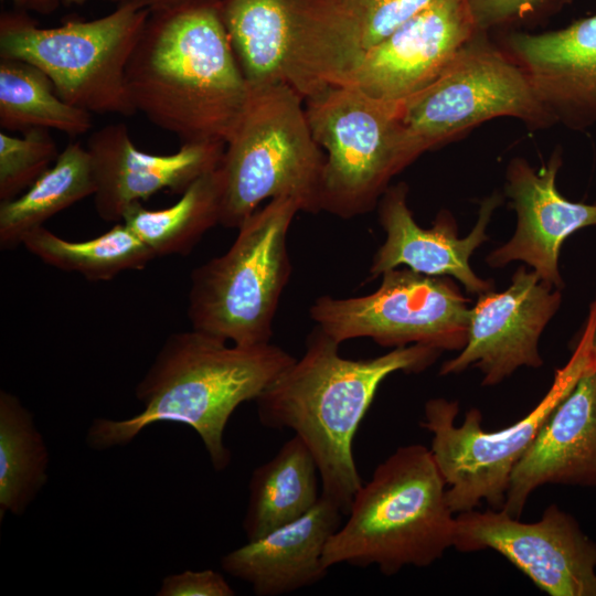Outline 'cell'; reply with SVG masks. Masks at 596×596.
Masks as SVG:
<instances>
[{"label": "cell", "instance_id": "cell-25", "mask_svg": "<svg viewBox=\"0 0 596 596\" xmlns=\"http://www.w3.org/2000/svg\"><path fill=\"white\" fill-rule=\"evenodd\" d=\"M434 0H305L315 28L347 71L360 56Z\"/></svg>", "mask_w": 596, "mask_h": 596}, {"label": "cell", "instance_id": "cell-15", "mask_svg": "<svg viewBox=\"0 0 596 596\" xmlns=\"http://www.w3.org/2000/svg\"><path fill=\"white\" fill-rule=\"evenodd\" d=\"M476 31L466 0H434L366 50L344 85L403 103L432 84Z\"/></svg>", "mask_w": 596, "mask_h": 596}, {"label": "cell", "instance_id": "cell-20", "mask_svg": "<svg viewBox=\"0 0 596 596\" xmlns=\"http://www.w3.org/2000/svg\"><path fill=\"white\" fill-rule=\"evenodd\" d=\"M500 44L556 124L573 130L596 125V13L558 30L509 31Z\"/></svg>", "mask_w": 596, "mask_h": 596}, {"label": "cell", "instance_id": "cell-26", "mask_svg": "<svg viewBox=\"0 0 596 596\" xmlns=\"http://www.w3.org/2000/svg\"><path fill=\"white\" fill-rule=\"evenodd\" d=\"M22 245L46 265L76 273L91 281H107L125 270L143 269L153 252L123 222L88 241L64 240L39 226Z\"/></svg>", "mask_w": 596, "mask_h": 596}, {"label": "cell", "instance_id": "cell-19", "mask_svg": "<svg viewBox=\"0 0 596 596\" xmlns=\"http://www.w3.org/2000/svg\"><path fill=\"white\" fill-rule=\"evenodd\" d=\"M544 485L596 487L595 352L513 468L502 510L519 519L529 497Z\"/></svg>", "mask_w": 596, "mask_h": 596}, {"label": "cell", "instance_id": "cell-24", "mask_svg": "<svg viewBox=\"0 0 596 596\" xmlns=\"http://www.w3.org/2000/svg\"><path fill=\"white\" fill-rule=\"evenodd\" d=\"M222 175L220 168L194 180L171 206L149 210L131 205L125 223L156 255H187L200 238L220 223Z\"/></svg>", "mask_w": 596, "mask_h": 596}, {"label": "cell", "instance_id": "cell-21", "mask_svg": "<svg viewBox=\"0 0 596 596\" xmlns=\"http://www.w3.org/2000/svg\"><path fill=\"white\" fill-rule=\"evenodd\" d=\"M342 515L320 496L299 519L224 555L222 568L248 583L257 596H279L313 585L327 575L324 547L341 526Z\"/></svg>", "mask_w": 596, "mask_h": 596}, {"label": "cell", "instance_id": "cell-35", "mask_svg": "<svg viewBox=\"0 0 596 596\" xmlns=\"http://www.w3.org/2000/svg\"><path fill=\"white\" fill-rule=\"evenodd\" d=\"M11 1H13L15 4L24 6V7H25V3H26V0H11Z\"/></svg>", "mask_w": 596, "mask_h": 596}, {"label": "cell", "instance_id": "cell-1", "mask_svg": "<svg viewBox=\"0 0 596 596\" xmlns=\"http://www.w3.org/2000/svg\"><path fill=\"white\" fill-rule=\"evenodd\" d=\"M219 2L150 13L127 64L136 111L182 143H226L247 103Z\"/></svg>", "mask_w": 596, "mask_h": 596}, {"label": "cell", "instance_id": "cell-9", "mask_svg": "<svg viewBox=\"0 0 596 596\" xmlns=\"http://www.w3.org/2000/svg\"><path fill=\"white\" fill-rule=\"evenodd\" d=\"M588 321L570 361L556 370L547 393L523 418L505 428L483 430L477 407L470 408L457 426V401L437 397L426 402L421 426L433 434L430 453L446 481V499L454 513L473 510L482 500L491 509H502L513 468L594 358Z\"/></svg>", "mask_w": 596, "mask_h": 596}, {"label": "cell", "instance_id": "cell-29", "mask_svg": "<svg viewBox=\"0 0 596 596\" xmlns=\"http://www.w3.org/2000/svg\"><path fill=\"white\" fill-rule=\"evenodd\" d=\"M17 137L0 131V201H9L28 190L60 152L47 129L31 128Z\"/></svg>", "mask_w": 596, "mask_h": 596}, {"label": "cell", "instance_id": "cell-18", "mask_svg": "<svg viewBox=\"0 0 596 596\" xmlns=\"http://www.w3.org/2000/svg\"><path fill=\"white\" fill-rule=\"evenodd\" d=\"M562 163L560 147L540 169L521 157L510 160L505 194L517 213V227L513 236L487 257L491 267L523 262L557 289L564 286L558 270L563 243L576 231L596 225L595 203L573 202L558 192L556 177Z\"/></svg>", "mask_w": 596, "mask_h": 596}, {"label": "cell", "instance_id": "cell-13", "mask_svg": "<svg viewBox=\"0 0 596 596\" xmlns=\"http://www.w3.org/2000/svg\"><path fill=\"white\" fill-rule=\"evenodd\" d=\"M219 7L249 87L286 85L306 100L337 84L304 0H220Z\"/></svg>", "mask_w": 596, "mask_h": 596}, {"label": "cell", "instance_id": "cell-10", "mask_svg": "<svg viewBox=\"0 0 596 596\" xmlns=\"http://www.w3.org/2000/svg\"><path fill=\"white\" fill-rule=\"evenodd\" d=\"M308 124L326 150L320 209L341 219L372 211L405 169L402 103L375 98L353 85L329 86L307 98Z\"/></svg>", "mask_w": 596, "mask_h": 596}, {"label": "cell", "instance_id": "cell-11", "mask_svg": "<svg viewBox=\"0 0 596 596\" xmlns=\"http://www.w3.org/2000/svg\"><path fill=\"white\" fill-rule=\"evenodd\" d=\"M381 276L380 287L369 295L318 297L310 318L338 343L371 338L385 348L422 344L443 352L465 347L469 300L449 277L407 267Z\"/></svg>", "mask_w": 596, "mask_h": 596}, {"label": "cell", "instance_id": "cell-17", "mask_svg": "<svg viewBox=\"0 0 596 596\" xmlns=\"http://www.w3.org/2000/svg\"><path fill=\"white\" fill-rule=\"evenodd\" d=\"M408 188L400 182L390 185L377 203L379 221L385 241L375 252L369 269L370 279L404 266L428 276L453 277L475 295L491 290L490 279L478 277L470 267L473 252L488 240V224L502 202L494 191L481 201L478 220L465 237L447 210L437 214L429 228L419 226L407 204Z\"/></svg>", "mask_w": 596, "mask_h": 596}, {"label": "cell", "instance_id": "cell-12", "mask_svg": "<svg viewBox=\"0 0 596 596\" xmlns=\"http://www.w3.org/2000/svg\"><path fill=\"white\" fill-rule=\"evenodd\" d=\"M454 547L496 551L550 596H596V542L554 503L532 523L502 509L458 513Z\"/></svg>", "mask_w": 596, "mask_h": 596}, {"label": "cell", "instance_id": "cell-32", "mask_svg": "<svg viewBox=\"0 0 596 596\" xmlns=\"http://www.w3.org/2000/svg\"><path fill=\"white\" fill-rule=\"evenodd\" d=\"M91 1L96 0H63L67 6L75 4L82 6ZM116 3L117 6L121 4H132L140 9H146L152 12L167 11L181 7L200 4V3H215L220 0H100Z\"/></svg>", "mask_w": 596, "mask_h": 596}, {"label": "cell", "instance_id": "cell-14", "mask_svg": "<svg viewBox=\"0 0 596 596\" xmlns=\"http://www.w3.org/2000/svg\"><path fill=\"white\" fill-rule=\"evenodd\" d=\"M561 300L560 289L520 266L505 290L478 295L469 311L466 344L441 365L439 374L475 366L482 373V385L492 386L521 366L540 368V337Z\"/></svg>", "mask_w": 596, "mask_h": 596}, {"label": "cell", "instance_id": "cell-7", "mask_svg": "<svg viewBox=\"0 0 596 596\" xmlns=\"http://www.w3.org/2000/svg\"><path fill=\"white\" fill-rule=\"evenodd\" d=\"M150 11L117 6L102 18L39 28L22 14H3L0 57L30 63L67 104L91 114L135 115L126 68Z\"/></svg>", "mask_w": 596, "mask_h": 596}, {"label": "cell", "instance_id": "cell-8", "mask_svg": "<svg viewBox=\"0 0 596 596\" xmlns=\"http://www.w3.org/2000/svg\"><path fill=\"white\" fill-rule=\"evenodd\" d=\"M498 117L534 130L556 124L524 70L490 33L477 30L432 84L402 103L407 164Z\"/></svg>", "mask_w": 596, "mask_h": 596}, {"label": "cell", "instance_id": "cell-36", "mask_svg": "<svg viewBox=\"0 0 596 596\" xmlns=\"http://www.w3.org/2000/svg\"><path fill=\"white\" fill-rule=\"evenodd\" d=\"M595 204H596V202H595Z\"/></svg>", "mask_w": 596, "mask_h": 596}, {"label": "cell", "instance_id": "cell-6", "mask_svg": "<svg viewBox=\"0 0 596 596\" xmlns=\"http://www.w3.org/2000/svg\"><path fill=\"white\" fill-rule=\"evenodd\" d=\"M299 211L292 198L270 200L240 226L224 254L192 270L188 296L192 329L237 345L270 342L291 273L287 235Z\"/></svg>", "mask_w": 596, "mask_h": 596}, {"label": "cell", "instance_id": "cell-16", "mask_svg": "<svg viewBox=\"0 0 596 596\" xmlns=\"http://www.w3.org/2000/svg\"><path fill=\"white\" fill-rule=\"evenodd\" d=\"M86 149L96 212L105 222H121L135 203L162 190L182 194L199 177L219 168L225 143L187 142L173 153L153 155L138 149L128 127L117 123L93 131Z\"/></svg>", "mask_w": 596, "mask_h": 596}, {"label": "cell", "instance_id": "cell-31", "mask_svg": "<svg viewBox=\"0 0 596 596\" xmlns=\"http://www.w3.org/2000/svg\"><path fill=\"white\" fill-rule=\"evenodd\" d=\"M158 596H233L235 590L213 570L184 571L163 578Z\"/></svg>", "mask_w": 596, "mask_h": 596}, {"label": "cell", "instance_id": "cell-22", "mask_svg": "<svg viewBox=\"0 0 596 596\" xmlns=\"http://www.w3.org/2000/svg\"><path fill=\"white\" fill-rule=\"evenodd\" d=\"M319 469L315 457L295 434L277 454L252 473L243 520L247 541L290 523L310 511L318 493Z\"/></svg>", "mask_w": 596, "mask_h": 596}, {"label": "cell", "instance_id": "cell-2", "mask_svg": "<svg viewBox=\"0 0 596 596\" xmlns=\"http://www.w3.org/2000/svg\"><path fill=\"white\" fill-rule=\"evenodd\" d=\"M339 345L316 326L302 356L255 401L262 425L289 428L300 436L317 462L321 496L348 515L362 486L353 438L380 384L397 371L426 370L441 351L411 344L373 359L352 360L339 354Z\"/></svg>", "mask_w": 596, "mask_h": 596}, {"label": "cell", "instance_id": "cell-4", "mask_svg": "<svg viewBox=\"0 0 596 596\" xmlns=\"http://www.w3.org/2000/svg\"><path fill=\"white\" fill-rule=\"evenodd\" d=\"M446 490L430 449L398 447L355 492L348 520L324 547V566L376 565L386 576L405 566H430L455 543Z\"/></svg>", "mask_w": 596, "mask_h": 596}, {"label": "cell", "instance_id": "cell-30", "mask_svg": "<svg viewBox=\"0 0 596 596\" xmlns=\"http://www.w3.org/2000/svg\"><path fill=\"white\" fill-rule=\"evenodd\" d=\"M479 31L509 30L529 25L545 13L561 8L565 0H466Z\"/></svg>", "mask_w": 596, "mask_h": 596}, {"label": "cell", "instance_id": "cell-28", "mask_svg": "<svg viewBox=\"0 0 596 596\" xmlns=\"http://www.w3.org/2000/svg\"><path fill=\"white\" fill-rule=\"evenodd\" d=\"M49 451L33 415L0 392V520L21 515L47 481Z\"/></svg>", "mask_w": 596, "mask_h": 596}, {"label": "cell", "instance_id": "cell-34", "mask_svg": "<svg viewBox=\"0 0 596 596\" xmlns=\"http://www.w3.org/2000/svg\"><path fill=\"white\" fill-rule=\"evenodd\" d=\"M588 319L590 321V344L596 354V299L590 306V313Z\"/></svg>", "mask_w": 596, "mask_h": 596}, {"label": "cell", "instance_id": "cell-27", "mask_svg": "<svg viewBox=\"0 0 596 596\" xmlns=\"http://www.w3.org/2000/svg\"><path fill=\"white\" fill-rule=\"evenodd\" d=\"M0 127L4 131L54 129L75 137L92 128V114L64 102L38 67L0 60Z\"/></svg>", "mask_w": 596, "mask_h": 596}, {"label": "cell", "instance_id": "cell-5", "mask_svg": "<svg viewBox=\"0 0 596 596\" xmlns=\"http://www.w3.org/2000/svg\"><path fill=\"white\" fill-rule=\"evenodd\" d=\"M304 98L286 85L249 87L225 143L220 224L236 228L267 199L292 198L318 213L326 156L312 137Z\"/></svg>", "mask_w": 596, "mask_h": 596}, {"label": "cell", "instance_id": "cell-3", "mask_svg": "<svg viewBox=\"0 0 596 596\" xmlns=\"http://www.w3.org/2000/svg\"><path fill=\"white\" fill-rule=\"evenodd\" d=\"M296 359L273 343L228 345L194 329L170 334L136 386L142 411L129 418H96L86 441L95 450L129 444L146 427L172 422L192 427L215 470L228 467L224 430L234 411L256 400Z\"/></svg>", "mask_w": 596, "mask_h": 596}, {"label": "cell", "instance_id": "cell-33", "mask_svg": "<svg viewBox=\"0 0 596 596\" xmlns=\"http://www.w3.org/2000/svg\"><path fill=\"white\" fill-rule=\"evenodd\" d=\"M60 0H26L25 7L43 14L53 12Z\"/></svg>", "mask_w": 596, "mask_h": 596}, {"label": "cell", "instance_id": "cell-23", "mask_svg": "<svg viewBox=\"0 0 596 596\" xmlns=\"http://www.w3.org/2000/svg\"><path fill=\"white\" fill-rule=\"evenodd\" d=\"M91 158L79 141L68 143L53 166L19 196L0 203V246L14 248L55 214L94 195Z\"/></svg>", "mask_w": 596, "mask_h": 596}]
</instances>
